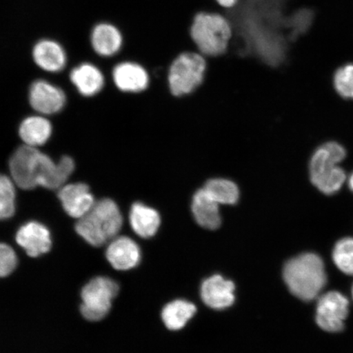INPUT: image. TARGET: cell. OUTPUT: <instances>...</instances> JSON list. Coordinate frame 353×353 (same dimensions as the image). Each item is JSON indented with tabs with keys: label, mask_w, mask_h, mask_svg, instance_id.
Returning a JSON list of instances; mask_svg holds the SVG:
<instances>
[{
	"label": "cell",
	"mask_w": 353,
	"mask_h": 353,
	"mask_svg": "<svg viewBox=\"0 0 353 353\" xmlns=\"http://www.w3.org/2000/svg\"><path fill=\"white\" fill-rule=\"evenodd\" d=\"M8 169L17 188L21 191L32 192L42 188L57 192L72 178L77 162L66 154L55 161L41 148L21 144L8 157Z\"/></svg>",
	"instance_id": "6da1fadb"
},
{
	"label": "cell",
	"mask_w": 353,
	"mask_h": 353,
	"mask_svg": "<svg viewBox=\"0 0 353 353\" xmlns=\"http://www.w3.org/2000/svg\"><path fill=\"white\" fill-rule=\"evenodd\" d=\"M125 224V214L118 203L110 197H101L85 216L76 220L74 230L88 245L103 248L122 234Z\"/></svg>",
	"instance_id": "7a4b0ae2"
},
{
	"label": "cell",
	"mask_w": 353,
	"mask_h": 353,
	"mask_svg": "<svg viewBox=\"0 0 353 353\" xmlns=\"http://www.w3.org/2000/svg\"><path fill=\"white\" fill-rule=\"evenodd\" d=\"M190 35L196 51L207 59H215L227 54L234 29L225 13L203 11L194 17Z\"/></svg>",
	"instance_id": "3957f363"
},
{
	"label": "cell",
	"mask_w": 353,
	"mask_h": 353,
	"mask_svg": "<svg viewBox=\"0 0 353 353\" xmlns=\"http://www.w3.org/2000/svg\"><path fill=\"white\" fill-rule=\"evenodd\" d=\"M283 276L290 292L303 301H312L319 296L326 283L323 261L311 253L300 254L287 262Z\"/></svg>",
	"instance_id": "277c9868"
},
{
	"label": "cell",
	"mask_w": 353,
	"mask_h": 353,
	"mask_svg": "<svg viewBox=\"0 0 353 353\" xmlns=\"http://www.w3.org/2000/svg\"><path fill=\"white\" fill-rule=\"evenodd\" d=\"M208 72V59L196 50L181 52L168 69V82L172 94L183 96L201 85Z\"/></svg>",
	"instance_id": "5b68a950"
},
{
	"label": "cell",
	"mask_w": 353,
	"mask_h": 353,
	"mask_svg": "<svg viewBox=\"0 0 353 353\" xmlns=\"http://www.w3.org/2000/svg\"><path fill=\"white\" fill-rule=\"evenodd\" d=\"M119 292L120 285L113 278L108 276L92 278L81 291L79 310L83 319L92 322L105 319L112 310Z\"/></svg>",
	"instance_id": "8992f818"
},
{
	"label": "cell",
	"mask_w": 353,
	"mask_h": 353,
	"mask_svg": "<svg viewBox=\"0 0 353 353\" xmlns=\"http://www.w3.org/2000/svg\"><path fill=\"white\" fill-rule=\"evenodd\" d=\"M309 179L320 192L333 196L342 189L347 180L346 172L332 159L313 154L308 165Z\"/></svg>",
	"instance_id": "52a82bcc"
},
{
	"label": "cell",
	"mask_w": 353,
	"mask_h": 353,
	"mask_svg": "<svg viewBox=\"0 0 353 353\" xmlns=\"http://www.w3.org/2000/svg\"><path fill=\"white\" fill-rule=\"evenodd\" d=\"M28 98L30 108L46 117L56 116L63 112L68 103L63 88L43 79H35L30 83Z\"/></svg>",
	"instance_id": "ba28073f"
},
{
	"label": "cell",
	"mask_w": 353,
	"mask_h": 353,
	"mask_svg": "<svg viewBox=\"0 0 353 353\" xmlns=\"http://www.w3.org/2000/svg\"><path fill=\"white\" fill-rule=\"evenodd\" d=\"M90 43L96 55L103 59L117 56L126 46L125 30L114 22L101 21L92 26Z\"/></svg>",
	"instance_id": "9c48e42d"
},
{
	"label": "cell",
	"mask_w": 353,
	"mask_h": 353,
	"mask_svg": "<svg viewBox=\"0 0 353 353\" xmlns=\"http://www.w3.org/2000/svg\"><path fill=\"white\" fill-rule=\"evenodd\" d=\"M57 200L70 218L78 220L94 205L97 197L85 182L68 183L57 190Z\"/></svg>",
	"instance_id": "30bf717a"
},
{
	"label": "cell",
	"mask_w": 353,
	"mask_h": 353,
	"mask_svg": "<svg viewBox=\"0 0 353 353\" xmlns=\"http://www.w3.org/2000/svg\"><path fill=\"white\" fill-rule=\"evenodd\" d=\"M17 245L30 258H39L50 252L52 247V232L38 220H29L21 224L15 234Z\"/></svg>",
	"instance_id": "8fae6325"
},
{
	"label": "cell",
	"mask_w": 353,
	"mask_h": 353,
	"mask_svg": "<svg viewBox=\"0 0 353 353\" xmlns=\"http://www.w3.org/2000/svg\"><path fill=\"white\" fill-rule=\"evenodd\" d=\"M348 300L336 291L322 295L316 307V321L319 327L327 332H339L344 328L348 313Z\"/></svg>",
	"instance_id": "7c38bea8"
},
{
	"label": "cell",
	"mask_w": 353,
	"mask_h": 353,
	"mask_svg": "<svg viewBox=\"0 0 353 353\" xmlns=\"http://www.w3.org/2000/svg\"><path fill=\"white\" fill-rule=\"evenodd\" d=\"M33 63L43 72H63L68 63V54L63 44L54 38L44 37L35 41L30 51Z\"/></svg>",
	"instance_id": "4fadbf2b"
},
{
	"label": "cell",
	"mask_w": 353,
	"mask_h": 353,
	"mask_svg": "<svg viewBox=\"0 0 353 353\" xmlns=\"http://www.w3.org/2000/svg\"><path fill=\"white\" fill-rule=\"evenodd\" d=\"M105 255L114 270L128 272L139 267L142 261V250L129 235L121 234L105 247Z\"/></svg>",
	"instance_id": "5bb4252c"
},
{
	"label": "cell",
	"mask_w": 353,
	"mask_h": 353,
	"mask_svg": "<svg viewBox=\"0 0 353 353\" xmlns=\"http://www.w3.org/2000/svg\"><path fill=\"white\" fill-rule=\"evenodd\" d=\"M112 77L114 85L125 94L143 92L150 82L147 68L136 60H123L118 63L112 69Z\"/></svg>",
	"instance_id": "9a60e30c"
},
{
	"label": "cell",
	"mask_w": 353,
	"mask_h": 353,
	"mask_svg": "<svg viewBox=\"0 0 353 353\" xmlns=\"http://www.w3.org/2000/svg\"><path fill=\"white\" fill-rule=\"evenodd\" d=\"M69 79L79 94L87 99L98 96L105 85L103 70L90 61H83L74 66L69 74Z\"/></svg>",
	"instance_id": "2e32d148"
},
{
	"label": "cell",
	"mask_w": 353,
	"mask_h": 353,
	"mask_svg": "<svg viewBox=\"0 0 353 353\" xmlns=\"http://www.w3.org/2000/svg\"><path fill=\"white\" fill-rule=\"evenodd\" d=\"M54 135V125L47 117L42 114H30L20 121L17 126V136L22 144L30 148L44 147Z\"/></svg>",
	"instance_id": "e0dca14e"
},
{
	"label": "cell",
	"mask_w": 353,
	"mask_h": 353,
	"mask_svg": "<svg viewBox=\"0 0 353 353\" xmlns=\"http://www.w3.org/2000/svg\"><path fill=\"white\" fill-rule=\"evenodd\" d=\"M235 285L223 276L214 275L203 282L201 295L207 306L223 310L231 307L235 301Z\"/></svg>",
	"instance_id": "ac0fdd59"
},
{
	"label": "cell",
	"mask_w": 353,
	"mask_h": 353,
	"mask_svg": "<svg viewBox=\"0 0 353 353\" xmlns=\"http://www.w3.org/2000/svg\"><path fill=\"white\" fill-rule=\"evenodd\" d=\"M127 217L132 231L142 239L153 237L160 228V214L143 202L132 203Z\"/></svg>",
	"instance_id": "d6986e66"
},
{
	"label": "cell",
	"mask_w": 353,
	"mask_h": 353,
	"mask_svg": "<svg viewBox=\"0 0 353 353\" xmlns=\"http://www.w3.org/2000/svg\"><path fill=\"white\" fill-rule=\"evenodd\" d=\"M192 211L194 219L201 228L216 230L222 223L219 204L203 188L198 190L193 196Z\"/></svg>",
	"instance_id": "ffe728a7"
},
{
	"label": "cell",
	"mask_w": 353,
	"mask_h": 353,
	"mask_svg": "<svg viewBox=\"0 0 353 353\" xmlns=\"http://www.w3.org/2000/svg\"><path fill=\"white\" fill-rule=\"evenodd\" d=\"M196 312L193 303L186 300H175L163 308L162 320L168 329L179 330L184 327Z\"/></svg>",
	"instance_id": "44dd1931"
},
{
	"label": "cell",
	"mask_w": 353,
	"mask_h": 353,
	"mask_svg": "<svg viewBox=\"0 0 353 353\" xmlns=\"http://www.w3.org/2000/svg\"><path fill=\"white\" fill-rule=\"evenodd\" d=\"M203 189L219 205H235L239 200V188L230 180L210 179L205 184Z\"/></svg>",
	"instance_id": "7402d4cb"
},
{
	"label": "cell",
	"mask_w": 353,
	"mask_h": 353,
	"mask_svg": "<svg viewBox=\"0 0 353 353\" xmlns=\"http://www.w3.org/2000/svg\"><path fill=\"white\" fill-rule=\"evenodd\" d=\"M17 188L10 175L0 173V222L12 219L17 213Z\"/></svg>",
	"instance_id": "603a6c76"
},
{
	"label": "cell",
	"mask_w": 353,
	"mask_h": 353,
	"mask_svg": "<svg viewBox=\"0 0 353 353\" xmlns=\"http://www.w3.org/2000/svg\"><path fill=\"white\" fill-rule=\"evenodd\" d=\"M333 85L339 97L353 101V63L342 65L335 70Z\"/></svg>",
	"instance_id": "cb8c5ba5"
},
{
	"label": "cell",
	"mask_w": 353,
	"mask_h": 353,
	"mask_svg": "<svg viewBox=\"0 0 353 353\" xmlns=\"http://www.w3.org/2000/svg\"><path fill=\"white\" fill-rule=\"evenodd\" d=\"M333 260L339 270L353 276V238H344L335 245Z\"/></svg>",
	"instance_id": "d4e9b609"
},
{
	"label": "cell",
	"mask_w": 353,
	"mask_h": 353,
	"mask_svg": "<svg viewBox=\"0 0 353 353\" xmlns=\"http://www.w3.org/2000/svg\"><path fill=\"white\" fill-rule=\"evenodd\" d=\"M19 258L13 247L6 242H0V279L12 274L19 266Z\"/></svg>",
	"instance_id": "484cf974"
},
{
	"label": "cell",
	"mask_w": 353,
	"mask_h": 353,
	"mask_svg": "<svg viewBox=\"0 0 353 353\" xmlns=\"http://www.w3.org/2000/svg\"><path fill=\"white\" fill-rule=\"evenodd\" d=\"M241 0H215L218 6L223 8L225 11L233 10L239 3Z\"/></svg>",
	"instance_id": "4316f807"
},
{
	"label": "cell",
	"mask_w": 353,
	"mask_h": 353,
	"mask_svg": "<svg viewBox=\"0 0 353 353\" xmlns=\"http://www.w3.org/2000/svg\"><path fill=\"white\" fill-rule=\"evenodd\" d=\"M347 184L348 188H350V191L353 192V172L350 176V178H348Z\"/></svg>",
	"instance_id": "83f0119b"
},
{
	"label": "cell",
	"mask_w": 353,
	"mask_h": 353,
	"mask_svg": "<svg viewBox=\"0 0 353 353\" xmlns=\"http://www.w3.org/2000/svg\"><path fill=\"white\" fill-rule=\"evenodd\" d=\"M352 295H353V289H352Z\"/></svg>",
	"instance_id": "f1b7e54d"
}]
</instances>
